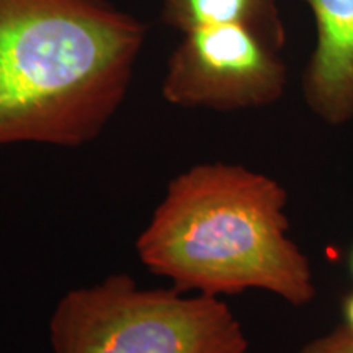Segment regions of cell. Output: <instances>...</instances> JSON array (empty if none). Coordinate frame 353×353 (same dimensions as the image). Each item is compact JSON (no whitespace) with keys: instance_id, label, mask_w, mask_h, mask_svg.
Instances as JSON below:
<instances>
[{"instance_id":"6","label":"cell","mask_w":353,"mask_h":353,"mask_svg":"<svg viewBox=\"0 0 353 353\" xmlns=\"http://www.w3.org/2000/svg\"><path fill=\"white\" fill-rule=\"evenodd\" d=\"M161 19L180 33L214 25H241L276 50L288 34L278 0H161Z\"/></svg>"},{"instance_id":"3","label":"cell","mask_w":353,"mask_h":353,"mask_svg":"<svg viewBox=\"0 0 353 353\" xmlns=\"http://www.w3.org/2000/svg\"><path fill=\"white\" fill-rule=\"evenodd\" d=\"M52 353H249L223 298L144 288L126 273L70 290L50 319Z\"/></svg>"},{"instance_id":"2","label":"cell","mask_w":353,"mask_h":353,"mask_svg":"<svg viewBox=\"0 0 353 353\" xmlns=\"http://www.w3.org/2000/svg\"><path fill=\"white\" fill-rule=\"evenodd\" d=\"M288 192L229 162L180 172L136 239L145 268L172 288L211 298L265 291L293 307L316 299L311 262L291 239Z\"/></svg>"},{"instance_id":"7","label":"cell","mask_w":353,"mask_h":353,"mask_svg":"<svg viewBox=\"0 0 353 353\" xmlns=\"http://www.w3.org/2000/svg\"><path fill=\"white\" fill-rule=\"evenodd\" d=\"M296 353H353V334L341 324L306 342Z\"/></svg>"},{"instance_id":"5","label":"cell","mask_w":353,"mask_h":353,"mask_svg":"<svg viewBox=\"0 0 353 353\" xmlns=\"http://www.w3.org/2000/svg\"><path fill=\"white\" fill-rule=\"evenodd\" d=\"M314 20V48L303 74V99L325 125L353 123V0H303Z\"/></svg>"},{"instance_id":"9","label":"cell","mask_w":353,"mask_h":353,"mask_svg":"<svg viewBox=\"0 0 353 353\" xmlns=\"http://www.w3.org/2000/svg\"><path fill=\"white\" fill-rule=\"evenodd\" d=\"M348 272H350V275L353 278V245L350 249V254H348Z\"/></svg>"},{"instance_id":"1","label":"cell","mask_w":353,"mask_h":353,"mask_svg":"<svg viewBox=\"0 0 353 353\" xmlns=\"http://www.w3.org/2000/svg\"><path fill=\"white\" fill-rule=\"evenodd\" d=\"M108 0H0V148H81L120 110L145 41Z\"/></svg>"},{"instance_id":"4","label":"cell","mask_w":353,"mask_h":353,"mask_svg":"<svg viewBox=\"0 0 353 353\" xmlns=\"http://www.w3.org/2000/svg\"><path fill=\"white\" fill-rule=\"evenodd\" d=\"M288 87L281 51L241 25L183 33L167 61L161 94L180 108L242 112L275 105Z\"/></svg>"},{"instance_id":"8","label":"cell","mask_w":353,"mask_h":353,"mask_svg":"<svg viewBox=\"0 0 353 353\" xmlns=\"http://www.w3.org/2000/svg\"><path fill=\"white\" fill-rule=\"evenodd\" d=\"M342 314H343V325L353 334V291L348 293L342 303Z\"/></svg>"}]
</instances>
